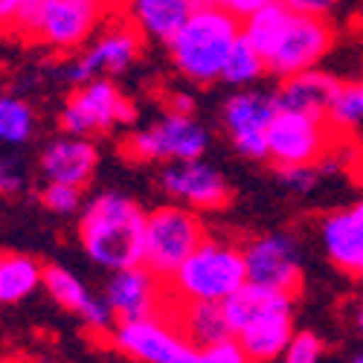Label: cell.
Segmentation results:
<instances>
[{
  "label": "cell",
  "instance_id": "obj_3",
  "mask_svg": "<svg viewBox=\"0 0 363 363\" xmlns=\"http://www.w3.org/2000/svg\"><path fill=\"white\" fill-rule=\"evenodd\" d=\"M241 35V21L216 4H201L169 44V58L177 73L195 84L221 82L224 62Z\"/></svg>",
  "mask_w": 363,
  "mask_h": 363
},
{
  "label": "cell",
  "instance_id": "obj_31",
  "mask_svg": "<svg viewBox=\"0 0 363 363\" xmlns=\"http://www.w3.org/2000/svg\"><path fill=\"white\" fill-rule=\"evenodd\" d=\"M189 363H247V354L241 352L235 337H227L213 346H195V354Z\"/></svg>",
  "mask_w": 363,
  "mask_h": 363
},
{
  "label": "cell",
  "instance_id": "obj_4",
  "mask_svg": "<svg viewBox=\"0 0 363 363\" xmlns=\"http://www.w3.org/2000/svg\"><path fill=\"white\" fill-rule=\"evenodd\" d=\"M245 282V250L206 235L201 247L166 279V294L169 302H224Z\"/></svg>",
  "mask_w": 363,
  "mask_h": 363
},
{
  "label": "cell",
  "instance_id": "obj_18",
  "mask_svg": "<svg viewBox=\"0 0 363 363\" xmlns=\"http://www.w3.org/2000/svg\"><path fill=\"white\" fill-rule=\"evenodd\" d=\"M99 166V151L90 137H76V134H62L44 145L38 169L44 184H70L84 189L96 174Z\"/></svg>",
  "mask_w": 363,
  "mask_h": 363
},
{
  "label": "cell",
  "instance_id": "obj_26",
  "mask_svg": "<svg viewBox=\"0 0 363 363\" xmlns=\"http://www.w3.org/2000/svg\"><path fill=\"white\" fill-rule=\"evenodd\" d=\"M35 134V111L18 96H0V143L23 145Z\"/></svg>",
  "mask_w": 363,
  "mask_h": 363
},
{
  "label": "cell",
  "instance_id": "obj_24",
  "mask_svg": "<svg viewBox=\"0 0 363 363\" xmlns=\"http://www.w3.org/2000/svg\"><path fill=\"white\" fill-rule=\"evenodd\" d=\"M44 282V264L26 253L0 250V306H15V302L35 294Z\"/></svg>",
  "mask_w": 363,
  "mask_h": 363
},
{
  "label": "cell",
  "instance_id": "obj_23",
  "mask_svg": "<svg viewBox=\"0 0 363 363\" xmlns=\"http://www.w3.org/2000/svg\"><path fill=\"white\" fill-rule=\"evenodd\" d=\"M247 354V363H274L285 354L291 337H294V314H277L264 317L247 328L233 335Z\"/></svg>",
  "mask_w": 363,
  "mask_h": 363
},
{
  "label": "cell",
  "instance_id": "obj_15",
  "mask_svg": "<svg viewBox=\"0 0 363 363\" xmlns=\"http://www.w3.org/2000/svg\"><path fill=\"white\" fill-rule=\"evenodd\" d=\"M105 299L116 314V323L169 314L166 282L157 274H151L145 264L113 270L105 285Z\"/></svg>",
  "mask_w": 363,
  "mask_h": 363
},
{
  "label": "cell",
  "instance_id": "obj_10",
  "mask_svg": "<svg viewBox=\"0 0 363 363\" xmlns=\"http://www.w3.org/2000/svg\"><path fill=\"white\" fill-rule=\"evenodd\" d=\"M335 134L337 131L331 128L328 116L277 111L267 131V160H274L277 166L320 163L328 157Z\"/></svg>",
  "mask_w": 363,
  "mask_h": 363
},
{
  "label": "cell",
  "instance_id": "obj_5",
  "mask_svg": "<svg viewBox=\"0 0 363 363\" xmlns=\"http://www.w3.org/2000/svg\"><path fill=\"white\" fill-rule=\"evenodd\" d=\"M105 15L108 12L96 0H23L15 33H23L50 50L73 52L87 47Z\"/></svg>",
  "mask_w": 363,
  "mask_h": 363
},
{
  "label": "cell",
  "instance_id": "obj_13",
  "mask_svg": "<svg viewBox=\"0 0 363 363\" xmlns=\"http://www.w3.org/2000/svg\"><path fill=\"white\" fill-rule=\"evenodd\" d=\"M277 116L274 94H264L256 87H241L224 102L221 123L241 157L264 160L267 157V131Z\"/></svg>",
  "mask_w": 363,
  "mask_h": 363
},
{
  "label": "cell",
  "instance_id": "obj_11",
  "mask_svg": "<svg viewBox=\"0 0 363 363\" xmlns=\"http://www.w3.org/2000/svg\"><path fill=\"white\" fill-rule=\"evenodd\" d=\"M241 250H245L247 282L285 294H299L306 264H302V245L294 233L277 230L256 235Z\"/></svg>",
  "mask_w": 363,
  "mask_h": 363
},
{
  "label": "cell",
  "instance_id": "obj_27",
  "mask_svg": "<svg viewBox=\"0 0 363 363\" xmlns=\"http://www.w3.org/2000/svg\"><path fill=\"white\" fill-rule=\"evenodd\" d=\"M328 123L337 134H352L363 125V82H340V90L328 108Z\"/></svg>",
  "mask_w": 363,
  "mask_h": 363
},
{
  "label": "cell",
  "instance_id": "obj_7",
  "mask_svg": "<svg viewBox=\"0 0 363 363\" xmlns=\"http://www.w3.org/2000/svg\"><path fill=\"white\" fill-rule=\"evenodd\" d=\"M137 119L134 102L119 90L111 79H90L73 87L70 99L62 108V131L76 137H94L105 134L116 125H128Z\"/></svg>",
  "mask_w": 363,
  "mask_h": 363
},
{
  "label": "cell",
  "instance_id": "obj_33",
  "mask_svg": "<svg viewBox=\"0 0 363 363\" xmlns=\"http://www.w3.org/2000/svg\"><path fill=\"white\" fill-rule=\"evenodd\" d=\"M282 6H288L291 12H302V15H320L328 18L340 6V0H279Z\"/></svg>",
  "mask_w": 363,
  "mask_h": 363
},
{
  "label": "cell",
  "instance_id": "obj_32",
  "mask_svg": "<svg viewBox=\"0 0 363 363\" xmlns=\"http://www.w3.org/2000/svg\"><path fill=\"white\" fill-rule=\"evenodd\" d=\"M26 189V174L21 160L15 157H4L0 160V198H15Z\"/></svg>",
  "mask_w": 363,
  "mask_h": 363
},
{
  "label": "cell",
  "instance_id": "obj_14",
  "mask_svg": "<svg viewBox=\"0 0 363 363\" xmlns=\"http://www.w3.org/2000/svg\"><path fill=\"white\" fill-rule=\"evenodd\" d=\"M160 189L174 201L198 213H216L224 209L233 198L227 177L203 157L198 160H177L163 163L160 169Z\"/></svg>",
  "mask_w": 363,
  "mask_h": 363
},
{
  "label": "cell",
  "instance_id": "obj_36",
  "mask_svg": "<svg viewBox=\"0 0 363 363\" xmlns=\"http://www.w3.org/2000/svg\"><path fill=\"white\" fill-rule=\"evenodd\" d=\"M21 6H23V0H0V33H6V29L15 33Z\"/></svg>",
  "mask_w": 363,
  "mask_h": 363
},
{
  "label": "cell",
  "instance_id": "obj_29",
  "mask_svg": "<svg viewBox=\"0 0 363 363\" xmlns=\"http://www.w3.org/2000/svg\"><path fill=\"white\" fill-rule=\"evenodd\" d=\"M41 203L55 216H73L84 206L82 203V189L70 184H44L41 186Z\"/></svg>",
  "mask_w": 363,
  "mask_h": 363
},
{
  "label": "cell",
  "instance_id": "obj_38",
  "mask_svg": "<svg viewBox=\"0 0 363 363\" xmlns=\"http://www.w3.org/2000/svg\"><path fill=\"white\" fill-rule=\"evenodd\" d=\"M357 328H360V331H363V306H360V308H357Z\"/></svg>",
  "mask_w": 363,
  "mask_h": 363
},
{
  "label": "cell",
  "instance_id": "obj_40",
  "mask_svg": "<svg viewBox=\"0 0 363 363\" xmlns=\"http://www.w3.org/2000/svg\"><path fill=\"white\" fill-rule=\"evenodd\" d=\"M0 82H4V76H0Z\"/></svg>",
  "mask_w": 363,
  "mask_h": 363
},
{
  "label": "cell",
  "instance_id": "obj_17",
  "mask_svg": "<svg viewBox=\"0 0 363 363\" xmlns=\"http://www.w3.org/2000/svg\"><path fill=\"white\" fill-rule=\"evenodd\" d=\"M41 288L62 306L65 311L82 317V323L90 331H99V335H111L116 325V314L108 306L105 296L90 294L87 285L73 274V270L62 267V264H47L44 267V282Z\"/></svg>",
  "mask_w": 363,
  "mask_h": 363
},
{
  "label": "cell",
  "instance_id": "obj_20",
  "mask_svg": "<svg viewBox=\"0 0 363 363\" xmlns=\"http://www.w3.org/2000/svg\"><path fill=\"white\" fill-rule=\"evenodd\" d=\"M206 4V0H125V12L145 35V41H155L169 47L177 29L189 21V15Z\"/></svg>",
  "mask_w": 363,
  "mask_h": 363
},
{
  "label": "cell",
  "instance_id": "obj_37",
  "mask_svg": "<svg viewBox=\"0 0 363 363\" xmlns=\"http://www.w3.org/2000/svg\"><path fill=\"white\" fill-rule=\"evenodd\" d=\"M96 4H99L105 12H113V9H123L125 0H96Z\"/></svg>",
  "mask_w": 363,
  "mask_h": 363
},
{
  "label": "cell",
  "instance_id": "obj_1",
  "mask_svg": "<svg viewBox=\"0 0 363 363\" xmlns=\"http://www.w3.org/2000/svg\"><path fill=\"white\" fill-rule=\"evenodd\" d=\"M241 35L262 52L270 76L288 79L323 62L335 44V26L328 18L291 12L279 0H270L241 21Z\"/></svg>",
  "mask_w": 363,
  "mask_h": 363
},
{
  "label": "cell",
  "instance_id": "obj_39",
  "mask_svg": "<svg viewBox=\"0 0 363 363\" xmlns=\"http://www.w3.org/2000/svg\"><path fill=\"white\" fill-rule=\"evenodd\" d=\"M349 363H363V354H354V357H352Z\"/></svg>",
  "mask_w": 363,
  "mask_h": 363
},
{
  "label": "cell",
  "instance_id": "obj_28",
  "mask_svg": "<svg viewBox=\"0 0 363 363\" xmlns=\"http://www.w3.org/2000/svg\"><path fill=\"white\" fill-rule=\"evenodd\" d=\"M279 184L296 195H308L311 189L320 186V180L325 177L320 163H299V166H277Z\"/></svg>",
  "mask_w": 363,
  "mask_h": 363
},
{
  "label": "cell",
  "instance_id": "obj_30",
  "mask_svg": "<svg viewBox=\"0 0 363 363\" xmlns=\"http://www.w3.org/2000/svg\"><path fill=\"white\" fill-rule=\"evenodd\" d=\"M325 346L314 331H294V337L282 354V363H323Z\"/></svg>",
  "mask_w": 363,
  "mask_h": 363
},
{
  "label": "cell",
  "instance_id": "obj_8",
  "mask_svg": "<svg viewBox=\"0 0 363 363\" xmlns=\"http://www.w3.org/2000/svg\"><path fill=\"white\" fill-rule=\"evenodd\" d=\"M209 148V131L195 116L163 113L151 128L134 131L123 140V155L134 163H177L198 160Z\"/></svg>",
  "mask_w": 363,
  "mask_h": 363
},
{
  "label": "cell",
  "instance_id": "obj_6",
  "mask_svg": "<svg viewBox=\"0 0 363 363\" xmlns=\"http://www.w3.org/2000/svg\"><path fill=\"white\" fill-rule=\"evenodd\" d=\"M206 238L203 218L198 209H189L184 203H160L148 213L145 221V250L143 264L157 274L163 282L184 264Z\"/></svg>",
  "mask_w": 363,
  "mask_h": 363
},
{
  "label": "cell",
  "instance_id": "obj_25",
  "mask_svg": "<svg viewBox=\"0 0 363 363\" xmlns=\"http://www.w3.org/2000/svg\"><path fill=\"white\" fill-rule=\"evenodd\" d=\"M264 73H267V65H264L262 52L245 35H238V41L233 44L227 62H224L221 82H227V84L241 90V87H253Z\"/></svg>",
  "mask_w": 363,
  "mask_h": 363
},
{
  "label": "cell",
  "instance_id": "obj_21",
  "mask_svg": "<svg viewBox=\"0 0 363 363\" xmlns=\"http://www.w3.org/2000/svg\"><path fill=\"white\" fill-rule=\"evenodd\" d=\"M294 302L296 294L274 291V288H262L253 282H245L230 299H224V317L230 323V331L238 335L241 328H247L264 317H277V314H294Z\"/></svg>",
  "mask_w": 363,
  "mask_h": 363
},
{
  "label": "cell",
  "instance_id": "obj_9",
  "mask_svg": "<svg viewBox=\"0 0 363 363\" xmlns=\"http://www.w3.org/2000/svg\"><path fill=\"white\" fill-rule=\"evenodd\" d=\"M143 44H145V35L137 29V23L131 18H119L116 23L105 26V33H99L90 41L82 50V55H76L70 65H65L62 76L73 87H79L90 79L116 76L137 62L143 52Z\"/></svg>",
  "mask_w": 363,
  "mask_h": 363
},
{
  "label": "cell",
  "instance_id": "obj_22",
  "mask_svg": "<svg viewBox=\"0 0 363 363\" xmlns=\"http://www.w3.org/2000/svg\"><path fill=\"white\" fill-rule=\"evenodd\" d=\"M166 317L192 346H213L233 337L221 302H169Z\"/></svg>",
  "mask_w": 363,
  "mask_h": 363
},
{
  "label": "cell",
  "instance_id": "obj_2",
  "mask_svg": "<svg viewBox=\"0 0 363 363\" xmlns=\"http://www.w3.org/2000/svg\"><path fill=\"white\" fill-rule=\"evenodd\" d=\"M148 213L125 192L94 195L79 216V238L90 262L105 270H123L143 264Z\"/></svg>",
  "mask_w": 363,
  "mask_h": 363
},
{
  "label": "cell",
  "instance_id": "obj_16",
  "mask_svg": "<svg viewBox=\"0 0 363 363\" xmlns=\"http://www.w3.org/2000/svg\"><path fill=\"white\" fill-rule=\"evenodd\" d=\"M320 245L337 270L352 279H363V198L331 209L320 221Z\"/></svg>",
  "mask_w": 363,
  "mask_h": 363
},
{
  "label": "cell",
  "instance_id": "obj_34",
  "mask_svg": "<svg viewBox=\"0 0 363 363\" xmlns=\"http://www.w3.org/2000/svg\"><path fill=\"white\" fill-rule=\"evenodd\" d=\"M209 4L221 6L224 12H230V15L238 18V21H247L253 12H259L262 6H267L270 0H209Z\"/></svg>",
  "mask_w": 363,
  "mask_h": 363
},
{
  "label": "cell",
  "instance_id": "obj_19",
  "mask_svg": "<svg viewBox=\"0 0 363 363\" xmlns=\"http://www.w3.org/2000/svg\"><path fill=\"white\" fill-rule=\"evenodd\" d=\"M337 90H340V82L335 76L320 67H311L306 73L282 79L279 87L274 90V105H277V111L328 116V108L335 102Z\"/></svg>",
  "mask_w": 363,
  "mask_h": 363
},
{
  "label": "cell",
  "instance_id": "obj_35",
  "mask_svg": "<svg viewBox=\"0 0 363 363\" xmlns=\"http://www.w3.org/2000/svg\"><path fill=\"white\" fill-rule=\"evenodd\" d=\"M166 111L180 116H195V99L184 90H172V94H166Z\"/></svg>",
  "mask_w": 363,
  "mask_h": 363
},
{
  "label": "cell",
  "instance_id": "obj_12",
  "mask_svg": "<svg viewBox=\"0 0 363 363\" xmlns=\"http://www.w3.org/2000/svg\"><path fill=\"white\" fill-rule=\"evenodd\" d=\"M108 337L137 363H189L195 354V346L180 335V328L166 314L116 323Z\"/></svg>",
  "mask_w": 363,
  "mask_h": 363
}]
</instances>
